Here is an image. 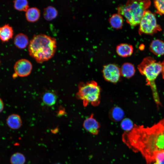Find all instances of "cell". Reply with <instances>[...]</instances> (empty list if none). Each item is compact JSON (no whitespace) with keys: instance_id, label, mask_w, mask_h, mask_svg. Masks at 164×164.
<instances>
[{"instance_id":"cell-27","label":"cell","mask_w":164,"mask_h":164,"mask_svg":"<svg viewBox=\"0 0 164 164\" xmlns=\"http://www.w3.org/2000/svg\"><path fill=\"white\" fill-rule=\"evenodd\" d=\"M161 63L162 65V70L161 72L162 78L164 79V60Z\"/></svg>"},{"instance_id":"cell-8","label":"cell","mask_w":164,"mask_h":164,"mask_svg":"<svg viewBox=\"0 0 164 164\" xmlns=\"http://www.w3.org/2000/svg\"><path fill=\"white\" fill-rule=\"evenodd\" d=\"M32 65L28 60L22 59L15 63L14 69L16 75L20 77H25L29 75L32 69Z\"/></svg>"},{"instance_id":"cell-17","label":"cell","mask_w":164,"mask_h":164,"mask_svg":"<svg viewBox=\"0 0 164 164\" xmlns=\"http://www.w3.org/2000/svg\"><path fill=\"white\" fill-rule=\"evenodd\" d=\"M121 76L123 77L130 78L135 74V69L134 65L129 63H123L120 68Z\"/></svg>"},{"instance_id":"cell-16","label":"cell","mask_w":164,"mask_h":164,"mask_svg":"<svg viewBox=\"0 0 164 164\" xmlns=\"http://www.w3.org/2000/svg\"><path fill=\"white\" fill-rule=\"evenodd\" d=\"M109 115L110 119L114 122L121 121L124 116L123 110L120 107H115L112 108L110 111Z\"/></svg>"},{"instance_id":"cell-25","label":"cell","mask_w":164,"mask_h":164,"mask_svg":"<svg viewBox=\"0 0 164 164\" xmlns=\"http://www.w3.org/2000/svg\"><path fill=\"white\" fill-rule=\"evenodd\" d=\"M153 164H164V151L156 155Z\"/></svg>"},{"instance_id":"cell-5","label":"cell","mask_w":164,"mask_h":164,"mask_svg":"<svg viewBox=\"0 0 164 164\" xmlns=\"http://www.w3.org/2000/svg\"><path fill=\"white\" fill-rule=\"evenodd\" d=\"M76 97L81 100L84 107L90 104L94 106L100 103L101 88L97 83L92 80L79 84Z\"/></svg>"},{"instance_id":"cell-1","label":"cell","mask_w":164,"mask_h":164,"mask_svg":"<svg viewBox=\"0 0 164 164\" xmlns=\"http://www.w3.org/2000/svg\"><path fill=\"white\" fill-rule=\"evenodd\" d=\"M122 140L133 151L139 152L146 164L153 163L156 155L164 151V118L149 127L134 124L123 133Z\"/></svg>"},{"instance_id":"cell-18","label":"cell","mask_w":164,"mask_h":164,"mask_svg":"<svg viewBox=\"0 0 164 164\" xmlns=\"http://www.w3.org/2000/svg\"><path fill=\"white\" fill-rule=\"evenodd\" d=\"M109 22L113 28L116 29H120L123 25L122 16L118 13L113 14L110 18Z\"/></svg>"},{"instance_id":"cell-26","label":"cell","mask_w":164,"mask_h":164,"mask_svg":"<svg viewBox=\"0 0 164 164\" xmlns=\"http://www.w3.org/2000/svg\"><path fill=\"white\" fill-rule=\"evenodd\" d=\"M4 103L2 100L0 98V113L2 112L4 108Z\"/></svg>"},{"instance_id":"cell-24","label":"cell","mask_w":164,"mask_h":164,"mask_svg":"<svg viewBox=\"0 0 164 164\" xmlns=\"http://www.w3.org/2000/svg\"><path fill=\"white\" fill-rule=\"evenodd\" d=\"M154 3L156 9V13L161 15H164V0H155Z\"/></svg>"},{"instance_id":"cell-22","label":"cell","mask_w":164,"mask_h":164,"mask_svg":"<svg viewBox=\"0 0 164 164\" xmlns=\"http://www.w3.org/2000/svg\"><path fill=\"white\" fill-rule=\"evenodd\" d=\"M13 2L14 8L19 11L26 12L29 8L28 1L26 0H16Z\"/></svg>"},{"instance_id":"cell-19","label":"cell","mask_w":164,"mask_h":164,"mask_svg":"<svg viewBox=\"0 0 164 164\" xmlns=\"http://www.w3.org/2000/svg\"><path fill=\"white\" fill-rule=\"evenodd\" d=\"M58 14L56 9L52 6H48L44 9L43 17L47 21H51L55 19Z\"/></svg>"},{"instance_id":"cell-9","label":"cell","mask_w":164,"mask_h":164,"mask_svg":"<svg viewBox=\"0 0 164 164\" xmlns=\"http://www.w3.org/2000/svg\"><path fill=\"white\" fill-rule=\"evenodd\" d=\"M83 125L84 129L91 134L97 135L99 132L100 125L94 118L93 114L84 121Z\"/></svg>"},{"instance_id":"cell-15","label":"cell","mask_w":164,"mask_h":164,"mask_svg":"<svg viewBox=\"0 0 164 164\" xmlns=\"http://www.w3.org/2000/svg\"><path fill=\"white\" fill-rule=\"evenodd\" d=\"M40 15V11L36 7L29 8L26 12V19L29 22H33L37 21L39 19Z\"/></svg>"},{"instance_id":"cell-3","label":"cell","mask_w":164,"mask_h":164,"mask_svg":"<svg viewBox=\"0 0 164 164\" xmlns=\"http://www.w3.org/2000/svg\"><path fill=\"white\" fill-rule=\"evenodd\" d=\"M140 73L146 78V84L150 87L155 102L157 107L161 105L155 83V80L162 70V63L150 56L145 58L138 65Z\"/></svg>"},{"instance_id":"cell-7","label":"cell","mask_w":164,"mask_h":164,"mask_svg":"<svg viewBox=\"0 0 164 164\" xmlns=\"http://www.w3.org/2000/svg\"><path fill=\"white\" fill-rule=\"evenodd\" d=\"M102 73L105 80L113 83H117L121 76L120 68L116 65L113 63L104 66Z\"/></svg>"},{"instance_id":"cell-13","label":"cell","mask_w":164,"mask_h":164,"mask_svg":"<svg viewBox=\"0 0 164 164\" xmlns=\"http://www.w3.org/2000/svg\"><path fill=\"white\" fill-rule=\"evenodd\" d=\"M116 51L119 56L126 57L132 55L133 52V48L132 45L128 44L121 43L117 46Z\"/></svg>"},{"instance_id":"cell-14","label":"cell","mask_w":164,"mask_h":164,"mask_svg":"<svg viewBox=\"0 0 164 164\" xmlns=\"http://www.w3.org/2000/svg\"><path fill=\"white\" fill-rule=\"evenodd\" d=\"M14 43L18 48L24 49L29 45V42L28 36L22 33H20L15 36L14 38Z\"/></svg>"},{"instance_id":"cell-10","label":"cell","mask_w":164,"mask_h":164,"mask_svg":"<svg viewBox=\"0 0 164 164\" xmlns=\"http://www.w3.org/2000/svg\"><path fill=\"white\" fill-rule=\"evenodd\" d=\"M149 50L157 56L164 55V42L159 39L153 40L150 45Z\"/></svg>"},{"instance_id":"cell-29","label":"cell","mask_w":164,"mask_h":164,"mask_svg":"<svg viewBox=\"0 0 164 164\" xmlns=\"http://www.w3.org/2000/svg\"></svg>"},{"instance_id":"cell-20","label":"cell","mask_w":164,"mask_h":164,"mask_svg":"<svg viewBox=\"0 0 164 164\" xmlns=\"http://www.w3.org/2000/svg\"><path fill=\"white\" fill-rule=\"evenodd\" d=\"M42 100L45 104L48 106H51L55 104L57 96L54 92L48 91L43 94Z\"/></svg>"},{"instance_id":"cell-12","label":"cell","mask_w":164,"mask_h":164,"mask_svg":"<svg viewBox=\"0 0 164 164\" xmlns=\"http://www.w3.org/2000/svg\"><path fill=\"white\" fill-rule=\"evenodd\" d=\"M6 123L9 128L14 130L19 129L22 125L20 116L16 114L9 115L6 119Z\"/></svg>"},{"instance_id":"cell-4","label":"cell","mask_w":164,"mask_h":164,"mask_svg":"<svg viewBox=\"0 0 164 164\" xmlns=\"http://www.w3.org/2000/svg\"><path fill=\"white\" fill-rule=\"evenodd\" d=\"M151 3L149 0H129L118 7V12L125 18L131 27H134L139 24Z\"/></svg>"},{"instance_id":"cell-21","label":"cell","mask_w":164,"mask_h":164,"mask_svg":"<svg viewBox=\"0 0 164 164\" xmlns=\"http://www.w3.org/2000/svg\"><path fill=\"white\" fill-rule=\"evenodd\" d=\"M26 161V158L24 155L19 152L13 154L10 159L11 164H24Z\"/></svg>"},{"instance_id":"cell-28","label":"cell","mask_w":164,"mask_h":164,"mask_svg":"<svg viewBox=\"0 0 164 164\" xmlns=\"http://www.w3.org/2000/svg\"><path fill=\"white\" fill-rule=\"evenodd\" d=\"M60 164V163H56V164Z\"/></svg>"},{"instance_id":"cell-11","label":"cell","mask_w":164,"mask_h":164,"mask_svg":"<svg viewBox=\"0 0 164 164\" xmlns=\"http://www.w3.org/2000/svg\"><path fill=\"white\" fill-rule=\"evenodd\" d=\"M13 30L9 24L0 27V39L3 42L8 41L12 38Z\"/></svg>"},{"instance_id":"cell-23","label":"cell","mask_w":164,"mask_h":164,"mask_svg":"<svg viewBox=\"0 0 164 164\" xmlns=\"http://www.w3.org/2000/svg\"><path fill=\"white\" fill-rule=\"evenodd\" d=\"M134 125V124L130 119L127 118L122 120L120 126L125 132H128L132 129Z\"/></svg>"},{"instance_id":"cell-6","label":"cell","mask_w":164,"mask_h":164,"mask_svg":"<svg viewBox=\"0 0 164 164\" xmlns=\"http://www.w3.org/2000/svg\"><path fill=\"white\" fill-rule=\"evenodd\" d=\"M161 30L160 27L157 23L155 15L150 11L147 10L139 23V34H152Z\"/></svg>"},{"instance_id":"cell-2","label":"cell","mask_w":164,"mask_h":164,"mask_svg":"<svg viewBox=\"0 0 164 164\" xmlns=\"http://www.w3.org/2000/svg\"><path fill=\"white\" fill-rule=\"evenodd\" d=\"M56 48L55 38L40 34L33 36L29 42L28 50L30 56L37 62L41 63L53 56Z\"/></svg>"}]
</instances>
